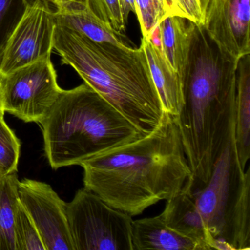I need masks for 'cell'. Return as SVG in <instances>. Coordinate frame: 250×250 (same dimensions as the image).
<instances>
[{"label": "cell", "instance_id": "484cf974", "mask_svg": "<svg viewBox=\"0 0 250 250\" xmlns=\"http://www.w3.org/2000/svg\"><path fill=\"white\" fill-rule=\"evenodd\" d=\"M197 2H198L199 6H200V11H201L203 19L205 14H206V10H207L208 6L209 3H210V0H197Z\"/></svg>", "mask_w": 250, "mask_h": 250}, {"label": "cell", "instance_id": "2e32d148", "mask_svg": "<svg viewBox=\"0 0 250 250\" xmlns=\"http://www.w3.org/2000/svg\"><path fill=\"white\" fill-rule=\"evenodd\" d=\"M234 137L240 165L244 170L250 158V56L238 60L236 68Z\"/></svg>", "mask_w": 250, "mask_h": 250}, {"label": "cell", "instance_id": "30bf717a", "mask_svg": "<svg viewBox=\"0 0 250 250\" xmlns=\"http://www.w3.org/2000/svg\"><path fill=\"white\" fill-rule=\"evenodd\" d=\"M250 0H210L202 25L218 47L238 61L250 54Z\"/></svg>", "mask_w": 250, "mask_h": 250}, {"label": "cell", "instance_id": "ba28073f", "mask_svg": "<svg viewBox=\"0 0 250 250\" xmlns=\"http://www.w3.org/2000/svg\"><path fill=\"white\" fill-rule=\"evenodd\" d=\"M56 26L53 11L42 5L27 6L5 45L0 75L51 55Z\"/></svg>", "mask_w": 250, "mask_h": 250}, {"label": "cell", "instance_id": "e0dca14e", "mask_svg": "<svg viewBox=\"0 0 250 250\" xmlns=\"http://www.w3.org/2000/svg\"><path fill=\"white\" fill-rule=\"evenodd\" d=\"M17 172L0 177V250H16L14 222L20 202Z\"/></svg>", "mask_w": 250, "mask_h": 250}, {"label": "cell", "instance_id": "3957f363", "mask_svg": "<svg viewBox=\"0 0 250 250\" xmlns=\"http://www.w3.org/2000/svg\"><path fill=\"white\" fill-rule=\"evenodd\" d=\"M53 49L143 135L160 125L165 112L141 46L97 43L57 24Z\"/></svg>", "mask_w": 250, "mask_h": 250}, {"label": "cell", "instance_id": "8fae6325", "mask_svg": "<svg viewBox=\"0 0 250 250\" xmlns=\"http://www.w3.org/2000/svg\"><path fill=\"white\" fill-rule=\"evenodd\" d=\"M58 25L74 30L97 43L134 48L124 33L111 24L102 0H71L55 13Z\"/></svg>", "mask_w": 250, "mask_h": 250}, {"label": "cell", "instance_id": "ac0fdd59", "mask_svg": "<svg viewBox=\"0 0 250 250\" xmlns=\"http://www.w3.org/2000/svg\"><path fill=\"white\" fill-rule=\"evenodd\" d=\"M16 250H46L36 225L20 201L14 214Z\"/></svg>", "mask_w": 250, "mask_h": 250}, {"label": "cell", "instance_id": "8992f818", "mask_svg": "<svg viewBox=\"0 0 250 250\" xmlns=\"http://www.w3.org/2000/svg\"><path fill=\"white\" fill-rule=\"evenodd\" d=\"M74 250H134L133 219L85 187L67 203Z\"/></svg>", "mask_w": 250, "mask_h": 250}, {"label": "cell", "instance_id": "4316f807", "mask_svg": "<svg viewBox=\"0 0 250 250\" xmlns=\"http://www.w3.org/2000/svg\"><path fill=\"white\" fill-rule=\"evenodd\" d=\"M4 115H5V111L2 106V93H1V87H0V117H4Z\"/></svg>", "mask_w": 250, "mask_h": 250}, {"label": "cell", "instance_id": "f1b7e54d", "mask_svg": "<svg viewBox=\"0 0 250 250\" xmlns=\"http://www.w3.org/2000/svg\"><path fill=\"white\" fill-rule=\"evenodd\" d=\"M0 177H2V176H0Z\"/></svg>", "mask_w": 250, "mask_h": 250}, {"label": "cell", "instance_id": "ffe728a7", "mask_svg": "<svg viewBox=\"0 0 250 250\" xmlns=\"http://www.w3.org/2000/svg\"><path fill=\"white\" fill-rule=\"evenodd\" d=\"M27 7L24 0H0V62L7 42Z\"/></svg>", "mask_w": 250, "mask_h": 250}, {"label": "cell", "instance_id": "6da1fadb", "mask_svg": "<svg viewBox=\"0 0 250 250\" xmlns=\"http://www.w3.org/2000/svg\"><path fill=\"white\" fill-rule=\"evenodd\" d=\"M84 187L129 215L168 200L191 175L176 118L164 112L150 134L84 161Z\"/></svg>", "mask_w": 250, "mask_h": 250}, {"label": "cell", "instance_id": "7c38bea8", "mask_svg": "<svg viewBox=\"0 0 250 250\" xmlns=\"http://www.w3.org/2000/svg\"><path fill=\"white\" fill-rule=\"evenodd\" d=\"M141 47L146 54L164 112L177 118L184 104V82L171 69L154 38L143 37Z\"/></svg>", "mask_w": 250, "mask_h": 250}, {"label": "cell", "instance_id": "5b68a950", "mask_svg": "<svg viewBox=\"0 0 250 250\" xmlns=\"http://www.w3.org/2000/svg\"><path fill=\"white\" fill-rule=\"evenodd\" d=\"M187 190L194 199L213 250H250V168L244 170L240 165L234 131L208 182Z\"/></svg>", "mask_w": 250, "mask_h": 250}, {"label": "cell", "instance_id": "9c48e42d", "mask_svg": "<svg viewBox=\"0 0 250 250\" xmlns=\"http://www.w3.org/2000/svg\"><path fill=\"white\" fill-rule=\"evenodd\" d=\"M19 199L37 228L46 250H74L68 228L67 203L49 184L20 181Z\"/></svg>", "mask_w": 250, "mask_h": 250}, {"label": "cell", "instance_id": "4fadbf2b", "mask_svg": "<svg viewBox=\"0 0 250 250\" xmlns=\"http://www.w3.org/2000/svg\"><path fill=\"white\" fill-rule=\"evenodd\" d=\"M194 23L180 17H167L153 29L151 34L162 49L171 69L184 84Z\"/></svg>", "mask_w": 250, "mask_h": 250}, {"label": "cell", "instance_id": "52a82bcc", "mask_svg": "<svg viewBox=\"0 0 250 250\" xmlns=\"http://www.w3.org/2000/svg\"><path fill=\"white\" fill-rule=\"evenodd\" d=\"M4 111L40 124L62 93L51 55L0 75Z\"/></svg>", "mask_w": 250, "mask_h": 250}, {"label": "cell", "instance_id": "603a6c76", "mask_svg": "<svg viewBox=\"0 0 250 250\" xmlns=\"http://www.w3.org/2000/svg\"><path fill=\"white\" fill-rule=\"evenodd\" d=\"M113 28L119 33H124L126 23L123 18L120 0H102Z\"/></svg>", "mask_w": 250, "mask_h": 250}, {"label": "cell", "instance_id": "cb8c5ba5", "mask_svg": "<svg viewBox=\"0 0 250 250\" xmlns=\"http://www.w3.org/2000/svg\"><path fill=\"white\" fill-rule=\"evenodd\" d=\"M27 6H33L39 5L52 10L54 12H57L61 8V3L60 0H24Z\"/></svg>", "mask_w": 250, "mask_h": 250}, {"label": "cell", "instance_id": "44dd1931", "mask_svg": "<svg viewBox=\"0 0 250 250\" xmlns=\"http://www.w3.org/2000/svg\"><path fill=\"white\" fill-rule=\"evenodd\" d=\"M135 2L136 15L143 37L148 39L153 29L167 17L162 0H135Z\"/></svg>", "mask_w": 250, "mask_h": 250}, {"label": "cell", "instance_id": "d4e9b609", "mask_svg": "<svg viewBox=\"0 0 250 250\" xmlns=\"http://www.w3.org/2000/svg\"><path fill=\"white\" fill-rule=\"evenodd\" d=\"M120 4H121L123 18L126 23L128 21L130 13L133 12L136 14L137 12L135 0H120Z\"/></svg>", "mask_w": 250, "mask_h": 250}, {"label": "cell", "instance_id": "7a4b0ae2", "mask_svg": "<svg viewBox=\"0 0 250 250\" xmlns=\"http://www.w3.org/2000/svg\"><path fill=\"white\" fill-rule=\"evenodd\" d=\"M238 61L218 47L202 24H194L184 79V104L176 118L191 171L184 184L189 190L208 182L234 131Z\"/></svg>", "mask_w": 250, "mask_h": 250}, {"label": "cell", "instance_id": "9a60e30c", "mask_svg": "<svg viewBox=\"0 0 250 250\" xmlns=\"http://www.w3.org/2000/svg\"><path fill=\"white\" fill-rule=\"evenodd\" d=\"M160 215L169 228L198 243L203 250H213L210 237L194 199L184 187L172 198L167 200L165 210Z\"/></svg>", "mask_w": 250, "mask_h": 250}, {"label": "cell", "instance_id": "7402d4cb", "mask_svg": "<svg viewBox=\"0 0 250 250\" xmlns=\"http://www.w3.org/2000/svg\"><path fill=\"white\" fill-rule=\"evenodd\" d=\"M167 17H180L202 24L203 15L197 0H162Z\"/></svg>", "mask_w": 250, "mask_h": 250}, {"label": "cell", "instance_id": "277c9868", "mask_svg": "<svg viewBox=\"0 0 250 250\" xmlns=\"http://www.w3.org/2000/svg\"><path fill=\"white\" fill-rule=\"evenodd\" d=\"M40 125L46 158L55 169L80 165L145 136L86 83L62 90Z\"/></svg>", "mask_w": 250, "mask_h": 250}, {"label": "cell", "instance_id": "d6986e66", "mask_svg": "<svg viewBox=\"0 0 250 250\" xmlns=\"http://www.w3.org/2000/svg\"><path fill=\"white\" fill-rule=\"evenodd\" d=\"M21 142L0 117V176L18 171Z\"/></svg>", "mask_w": 250, "mask_h": 250}, {"label": "cell", "instance_id": "83f0119b", "mask_svg": "<svg viewBox=\"0 0 250 250\" xmlns=\"http://www.w3.org/2000/svg\"><path fill=\"white\" fill-rule=\"evenodd\" d=\"M68 1H71V0H60L61 4L63 3V2H68Z\"/></svg>", "mask_w": 250, "mask_h": 250}, {"label": "cell", "instance_id": "5bb4252c", "mask_svg": "<svg viewBox=\"0 0 250 250\" xmlns=\"http://www.w3.org/2000/svg\"><path fill=\"white\" fill-rule=\"evenodd\" d=\"M131 238L134 250H203L198 243L169 228L160 214L133 220Z\"/></svg>", "mask_w": 250, "mask_h": 250}]
</instances>
